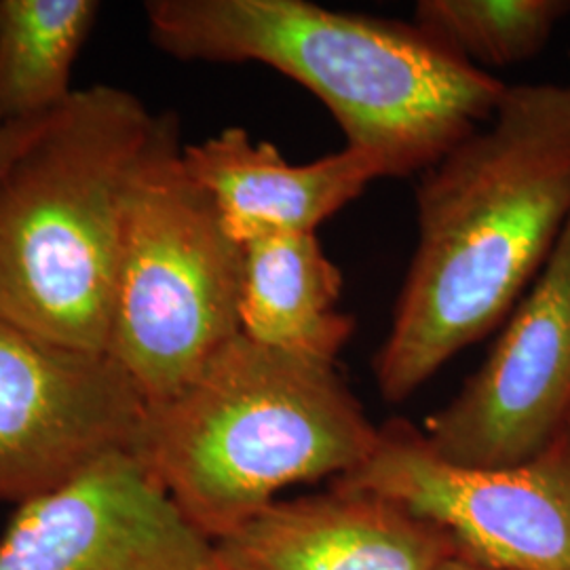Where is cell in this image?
I'll use <instances>...</instances> for the list:
<instances>
[{"mask_svg":"<svg viewBox=\"0 0 570 570\" xmlns=\"http://www.w3.org/2000/svg\"><path fill=\"white\" fill-rule=\"evenodd\" d=\"M570 218V85H508L489 122L421 174L419 239L376 385L402 404L503 326Z\"/></svg>","mask_w":570,"mask_h":570,"instance_id":"6da1fadb","label":"cell"},{"mask_svg":"<svg viewBox=\"0 0 570 570\" xmlns=\"http://www.w3.org/2000/svg\"><path fill=\"white\" fill-rule=\"evenodd\" d=\"M150 42L205 63H263L303 85L383 178L423 174L490 121L508 85L414 23L308 0H150Z\"/></svg>","mask_w":570,"mask_h":570,"instance_id":"7a4b0ae2","label":"cell"},{"mask_svg":"<svg viewBox=\"0 0 570 570\" xmlns=\"http://www.w3.org/2000/svg\"><path fill=\"white\" fill-rule=\"evenodd\" d=\"M379 438L336 362L239 332L176 395L146 406L136 454L216 543L282 490L362 468Z\"/></svg>","mask_w":570,"mask_h":570,"instance_id":"3957f363","label":"cell"},{"mask_svg":"<svg viewBox=\"0 0 570 570\" xmlns=\"http://www.w3.org/2000/svg\"><path fill=\"white\" fill-rule=\"evenodd\" d=\"M131 91L77 89L0 174V317L106 353L122 226L164 127Z\"/></svg>","mask_w":570,"mask_h":570,"instance_id":"277c9868","label":"cell"},{"mask_svg":"<svg viewBox=\"0 0 570 570\" xmlns=\"http://www.w3.org/2000/svg\"><path fill=\"white\" fill-rule=\"evenodd\" d=\"M180 125L165 112L134 184L106 353L146 406L161 404L239 327L242 244L183 165Z\"/></svg>","mask_w":570,"mask_h":570,"instance_id":"5b68a950","label":"cell"},{"mask_svg":"<svg viewBox=\"0 0 570 570\" xmlns=\"http://www.w3.org/2000/svg\"><path fill=\"white\" fill-rule=\"evenodd\" d=\"M332 484L400 501L490 564L570 570V412L534 456L503 469L450 465L421 429L395 419L366 463Z\"/></svg>","mask_w":570,"mask_h":570,"instance_id":"8992f818","label":"cell"},{"mask_svg":"<svg viewBox=\"0 0 570 570\" xmlns=\"http://www.w3.org/2000/svg\"><path fill=\"white\" fill-rule=\"evenodd\" d=\"M144 419L140 391L108 353L0 317V501L21 505L138 449Z\"/></svg>","mask_w":570,"mask_h":570,"instance_id":"52a82bcc","label":"cell"},{"mask_svg":"<svg viewBox=\"0 0 570 570\" xmlns=\"http://www.w3.org/2000/svg\"><path fill=\"white\" fill-rule=\"evenodd\" d=\"M570 412V218L480 370L421 429L450 465L503 469L543 449Z\"/></svg>","mask_w":570,"mask_h":570,"instance_id":"ba28073f","label":"cell"},{"mask_svg":"<svg viewBox=\"0 0 570 570\" xmlns=\"http://www.w3.org/2000/svg\"><path fill=\"white\" fill-rule=\"evenodd\" d=\"M0 570H218L195 529L136 450L18 505L0 537Z\"/></svg>","mask_w":570,"mask_h":570,"instance_id":"9c48e42d","label":"cell"},{"mask_svg":"<svg viewBox=\"0 0 570 570\" xmlns=\"http://www.w3.org/2000/svg\"><path fill=\"white\" fill-rule=\"evenodd\" d=\"M214 551L218 570H438L459 546L395 499L330 484L277 499Z\"/></svg>","mask_w":570,"mask_h":570,"instance_id":"30bf717a","label":"cell"},{"mask_svg":"<svg viewBox=\"0 0 570 570\" xmlns=\"http://www.w3.org/2000/svg\"><path fill=\"white\" fill-rule=\"evenodd\" d=\"M183 165L239 244L271 230L315 233L367 184L383 178L372 159L351 148L311 164H289L275 144L254 140L244 127L184 144Z\"/></svg>","mask_w":570,"mask_h":570,"instance_id":"8fae6325","label":"cell"},{"mask_svg":"<svg viewBox=\"0 0 570 570\" xmlns=\"http://www.w3.org/2000/svg\"><path fill=\"white\" fill-rule=\"evenodd\" d=\"M242 334L284 351L336 362L355 332L338 308L343 271L315 233H261L242 244Z\"/></svg>","mask_w":570,"mask_h":570,"instance_id":"7c38bea8","label":"cell"},{"mask_svg":"<svg viewBox=\"0 0 570 570\" xmlns=\"http://www.w3.org/2000/svg\"><path fill=\"white\" fill-rule=\"evenodd\" d=\"M98 0H0V129L56 115L100 18Z\"/></svg>","mask_w":570,"mask_h":570,"instance_id":"4fadbf2b","label":"cell"},{"mask_svg":"<svg viewBox=\"0 0 570 570\" xmlns=\"http://www.w3.org/2000/svg\"><path fill=\"white\" fill-rule=\"evenodd\" d=\"M569 0H421L414 26L454 58L489 72L537 58Z\"/></svg>","mask_w":570,"mask_h":570,"instance_id":"5bb4252c","label":"cell"},{"mask_svg":"<svg viewBox=\"0 0 570 570\" xmlns=\"http://www.w3.org/2000/svg\"><path fill=\"white\" fill-rule=\"evenodd\" d=\"M51 117L41 119V121L20 122V125H11V127L0 129V174L4 171L7 165L20 155L28 144L41 134L42 129L47 127V122L51 121Z\"/></svg>","mask_w":570,"mask_h":570,"instance_id":"9a60e30c","label":"cell"},{"mask_svg":"<svg viewBox=\"0 0 570 570\" xmlns=\"http://www.w3.org/2000/svg\"><path fill=\"white\" fill-rule=\"evenodd\" d=\"M438 570H510L503 569V567H497V564H490V562H484V560H480V558H475V556H469L465 551H456V553H452L449 560L440 567Z\"/></svg>","mask_w":570,"mask_h":570,"instance_id":"2e32d148","label":"cell"}]
</instances>
